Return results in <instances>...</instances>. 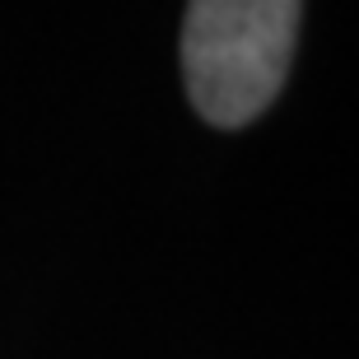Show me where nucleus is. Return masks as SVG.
<instances>
[{"instance_id": "1", "label": "nucleus", "mask_w": 359, "mask_h": 359, "mask_svg": "<svg viewBox=\"0 0 359 359\" xmlns=\"http://www.w3.org/2000/svg\"><path fill=\"white\" fill-rule=\"evenodd\" d=\"M304 10L294 0H201L187 10L182 75L210 126H248L285 84Z\"/></svg>"}]
</instances>
